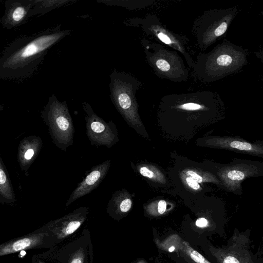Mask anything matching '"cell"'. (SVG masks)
<instances>
[{
    "label": "cell",
    "mask_w": 263,
    "mask_h": 263,
    "mask_svg": "<svg viewBox=\"0 0 263 263\" xmlns=\"http://www.w3.org/2000/svg\"><path fill=\"white\" fill-rule=\"evenodd\" d=\"M70 33L61 25L19 37L4 50L0 58V78L21 80L31 77L48 50Z\"/></svg>",
    "instance_id": "obj_1"
},
{
    "label": "cell",
    "mask_w": 263,
    "mask_h": 263,
    "mask_svg": "<svg viewBox=\"0 0 263 263\" xmlns=\"http://www.w3.org/2000/svg\"><path fill=\"white\" fill-rule=\"evenodd\" d=\"M247 50L227 39L196 58L193 73L203 83H212L241 70L248 63Z\"/></svg>",
    "instance_id": "obj_2"
},
{
    "label": "cell",
    "mask_w": 263,
    "mask_h": 263,
    "mask_svg": "<svg viewBox=\"0 0 263 263\" xmlns=\"http://www.w3.org/2000/svg\"><path fill=\"white\" fill-rule=\"evenodd\" d=\"M239 12L237 6L215 8L204 11L196 18L192 32L198 47L205 50L220 40L227 33Z\"/></svg>",
    "instance_id": "obj_3"
},
{
    "label": "cell",
    "mask_w": 263,
    "mask_h": 263,
    "mask_svg": "<svg viewBox=\"0 0 263 263\" xmlns=\"http://www.w3.org/2000/svg\"><path fill=\"white\" fill-rule=\"evenodd\" d=\"M141 43L146 61L158 77L175 82L187 80L189 70L177 51L145 39Z\"/></svg>",
    "instance_id": "obj_4"
},
{
    "label": "cell",
    "mask_w": 263,
    "mask_h": 263,
    "mask_svg": "<svg viewBox=\"0 0 263 263\" xmlns=\"http://www.w3.org/2000/svg\"><path fill=\"white\" fill-rule=\"evenodd\" d=\"M41 117L48 127L49 134L55 145L66 152L73 145L74 127L65 101H60L52 94L41 111Z\"/></svg>",
    "instance_id": "obj_5"
},
{
    "label": "cell",
    "mask_w": 263,
    "mask_h": 263,
    "mask_svg": "<svg viewBox=\"0 0 263 263\" xmlns=\"http://www.w3.org/2000/svg\"><path fill=\"white\" fill-rule=\"evenodd\" d=\"M126 25L139 28L147 36L163 43L182 54L188 66L193 69L194 61L189 52L188 38L172 32L162 24L155 14H149L143 17L129 18Z\"/></svg>",
    "instance_id": "obj_6"
},
{
    "label": "cell",
    "mask_w": 263,
    "mask_h": 263,
    "mask_svg": "<svg viewBox=\"0 0 263 263\" xmlns=\"http://www.w3.org/2000/svg\"><path fill=\"white\" fill-rule=\"evenodd\" d=\"M110 97L113 104L124 115H135L138 104L136 92L142 83L129 73L114 69L109 76Z\"/></svg>",
    "instance_id": "obj_7"
},
{
    "label": "cell",
    "mask_w": 263,
    "mask_h": 263,
    "mask_svg": "<svg viewBox=\"0 0 263 263\" xmlns=\"http://www.w3.org/2000/svg\"><path fill=\"white\" fill-rule=\"evenodd\" d=\"M218 175L227 191L241 195L243 181L263 176V162L235 158L220 168Z\"/></svg>",
    "instance_id": "obj_8"
},
{
    "label": "cell",
    "mask_w": 263,
    "mask_h": 263,
    "mask_svg": "<svg viewBox=\"0 0 263 263\" xmlns=\"http://www.w3.org/2000/svg\"><path fill=\"white\" fill-rule=\"evenodd\" d=\"M249 234L234 231L226 246L209 247L218 263H254L250 251Z\"/></svg>",
    "instance_id": "obj_9"
},
{
    "label": "cell",
    "mask_w": 263,
    "mask_h": 263,
    "mask_svg": "<svg viewBox=\"0 0 263 263\" xmlns=\"http://www.w3.org/2000/svg\"><path fill=\"white\" fill-rule=\"evenodd\" d=\"M82 105L85 112L86 133L91 145L111 146L115 135L110 123L98 116L88 102L83 101Z\"/></svg>",
    "instance_id": "obj_10"
},
{
    "label": "cell",
    "mask_w": 263,
    "mask_h": 263,
    "mask_svg": "<svg viewBox=\"0 0 263 263\" xmlns=\"http://www.w3.org/2000/svg\"><path fill=\"white\" fill-rule=\"evenodd\" d=\"M34 0H8L4 14L1 19L4 28L12 29L25 23L32 16Z\"/></svg>",
    "instance_id": "obj_11"
},
{
    "label": "cell",
    "mask_w": 263,
    "mask_h": 263,
    "mask_svg": "<svg viewBox=\"0 0 263 263\" xmlns=\"http://www.w3.org/2000/svg\"><path fill=\"white\" fill-rule=\"evenodd\" d=\"M206 143L213 147L263 158V141L250 142L238 136L210 138Z\"/></svg>",
    "instance_id": "obj_12"
},
{
    "label": "cell",
    "mask_w": 263,
    "mask_h": 263,
    "mask_svg": "<svg viewBox=\"0 0 263 263\" xmlns=\"http://www.w3.org/2000/svg\"><path fill=\"white\" fill-rule=\"evenodd\" d=\"M109 163V161H106L93 166L85 177L73 191L66 202V205H70L76 200L86 195L96 189L106 175Z\"/></svg>",
    "instance_id": "obj_13"
},
{
    "label": "cell",
    "mask_w": 263,
    "mask_h": 263,
    "mask_svg": "<svg viewBox=\"0 0 263 263\" xmlns=\"http://www.w3.org/2000/svg\"><path fill=\"white\" fill-rule=\"evenodd\" d=\"M42 147L43 141L39 136H27L20 141L17 160L23 171H28L38 156Z\"/></svg>",
    "instance_id": "obj_14"
},
{
    "label": "cell",
    "mask_w": 263,
    "mask_h": 263,
    "mask_svg": "<svg viewBox=\"0 0 263 263\" xmlns=\"http://www.w3.org/2000/svg\"><path fill=\"white\" fill-rule=\"evenodd\" d=\"M16 201L12 184L5 164L0 156V202L7 204Z\"/></svg>",
    "instance_id": "obj_15"
},
{
    "label": "cell",
    "mask_w": 263,
    "mask_h": 263,
    "mask_svg": "<svg viewBox=\"0 0 263 263\" xmlns=\"http://www.w3.org/2000/svg\"><path fill=\"white\" fill-rule=\"evenodd\" d=\"M42 238V235H35L2 245L1 246L0 255L13 253L35 246L41 242Z\"/></svg>",
    "instance_id": "obj_16"
},
{
    "label": "cell",
    "mask_w": 263,
    "mask_h": 263,
    "mask_svg": "<svg viewBox=\"0 0 263 263\" xmlns=\"http://www.w3.org/2000/svg\"><path fill=\"white\" fill-rule=\"evenodd\" d=\"M77 0H34L32 9V16H40L51 10L70 3H74Z\"/></svg>",
    "instance_id": "obj_17"
},
{
    "label": "cell",
    "mask_w": 263,
    "mask_h": 263,
    "mask_svg": "<svg viewBox=\"0 0 263 263\" xmlns=\"http://www.w3.org/2000/svg\"><path fill=\"white\" fill-rule=\"evenodd\" d=\"M155 241L159 249L168 252L181 250L182 247L183 240L177 234L171 235L162 241L156 239Z\"/></svg>",
    "instance_id": "obj_18"
},
{
    "label": "cell",
    "mask_w": 263,
    "mask_h": 263,
    "mask_svg": "<svg viewBox=\"0 0 263 263\" xmlns=\"http://www.w3.org/2000/svg\"><path fill=\"white\" fill-rule=\"evenodd\" d=\"M181 251H183L195 263H211L196 250L194 249L190 244L183 240L182 247Z\"/></svg>",
    "instance_id": "obj_19"
},
{
    "label": "cell",
    "mask_w": 263,
    "mask_h": 263,
    "mask_svg": "<svg viewBox=\"0 0 263 263\" xmlns=\"http://www.w3.org/2000/svg\"><path fill=\"white\" fill-rule=\"evenodd\" d=\"M132 202L130 199L126 198L122 200L119 205L120 211L122 213L128 212L131 208Z\"/></svg>",
    "instance_id": "obj_20"
},
{
    "label": "cell",
    "mask_w": 263,
    "mask_h": 263,
    "mask_svg": "<svg viewBox=\"0 0 263 263\" xmlns=\"http://www.w3.org/2000/svg\"><path fill=\"white\" fill-rule=\"evenodd\" d=\"M166 210V202L164 200H161L158 202L156 215L163 214Z\"/></svg>",
    "instance_id": "obj_21"
},
{
    "label": "cell",
    "mask_w": 263,
    "mask_h": 263,
    "mask_svg": "<svg viewBox=\"0 0 263 263\" xmlns=\"http://www.w3.org/2000/svg\"><path fill=\"white\" fill-rule=\"evenodd\" d=\"M185 181L187 184L193 190H198L200 187L199 183L190 176L186 177Z\"/></svg>",
    "instance_id": "obj_22"
},
{
    "label": "cell",
    "mask_w": 263,
    "mask_h": 263,
    "mask_svg": "<svg viewBox=\"0 0 263 263\" xmlns=\"http://www.w3.org/2000/svg\"><path fill=\"white\" fill-rule=\"evenodd\" d=\"M139 172L142 176L145 177L153 178L155 177V174L151 170L145 166L141 167L139 170Z\"/></svg>",
    "instance_id": "obj_23"
},
{
    "label": "cell",
    "mask_w": 263,
    "mask_h": 263,
    "mask_svg": "<svg viewBox=\"0 0 263 263\" xmlns=\"http://www.w3.org/2000/svg\"><path fill=\"white\" fill-rule=\"evenodd\" d=\"M195 224L197 227L203 228L208 227L209 225V221L205 218L201 217L196 220Z\"/></svg>",
    "instance_id": "obj_24"
},
{
    "label": "cell",
    "mask_w": 263,
    "mask_h": 263,
    "mask_svg": "<svg viewBox=\"0 0 263 263\" xmlns=\"http://www.w3.org/2000/svg\"><path fill=\"white\" fill-rule=\"evenodd\" d=\"M70 263H83V257L82 255H77L74 257Z\"/></svg>",
    "instance_id": "obj_25"
},
{
    "label": "cell",
    "mask_w": 263,
    "mask_h": 263,
    "mask_svg": "<svg viewBox=\"0 0 263 263\" xmlns=\"http://www.w3.org/2000/svg\"><path fill=\"white\" fill-rule=\"evenodd\" d=\"M256 57L259 59L263 64V50L254 52Z\"/></svg>",
    "instance_id": "obj_26"
},
{
    "label": "cell",
    "mask_w": 263,
    "mask_h": 263,
    "mask_svg": "<svg viewBox=\"0 0 263 263\" xmlns=\"http://www.w3.org/2000/svg\"><path fill=\"white\" fill-rule=\"evenodd\" d=\"M260 14L263 16V10L260 11Z\"/></svg>",
    "instance_id": "obj_27"
},
{
    "label": "cell",
    "mask_w": 263,
    "mask_h": 263,
    "mask_svg": "<svg viewBox=\"0 0 263 263\" xmlns=\"http://www.w3.org/2000/svg\"><path fill=\"white\" fill-rule=\"evenodd\" d=\"M138 263H145V262H143V261H141L139 262Z\"/></svg>",
    "instance_id": "obj_28"
}]
</instances>
